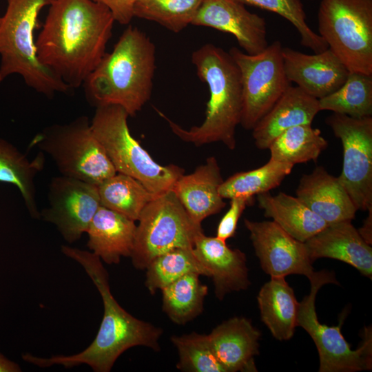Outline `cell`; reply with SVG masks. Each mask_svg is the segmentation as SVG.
<instances>
[{
    "label": "cell",
    "mask_w": 372,
    "mask_h": 372,
    "mask_svg": "<svg viewBox=\"0 0 372 372\" xmlns=\"http://www.w3.org/2000/svg\"><path fill=\"white\" fill-rule=\"evenodd\" d=\"M214 353L226 372L257 371L260 332L242 317L230 318L208 334Z\"/></svg>",
    "instance_id": "cell-21"
},
{
    "label": "cell",
    "mask_w": 372,
    "mask_h": 372,
    "mask_svg": "<svg viewBox=\"0 0 372 372\" xmlns=\"http://www.w3.org/2000/svg\"><path fill=\"white\" fill-rule=\"evenodd\" d=\"M320 130L304 124L287 129L269 145L270 158L291 164L316 161L327 147Z\"/></svg>",
    "instance_id": "cell-29"
},
{
    "label": "cell",
    "mask_w": 372,
    "mask_h": 372,
    "mask_svg": "<svg viewBox=\"0 0 372 372\" xmlns=\"http://www.w3.org/2000/svg\"><path fill=\"white\" fill-rule=\"evenodd\" d=\"M343 148L338 177L357 210L372 208V116L352 118L333 113L326 119Z\"/></svg>",
    "instance_id": "cell-12"
},
{
    "label": "cell",
    "mask_w": 372,
    "mask_h": 372,
    "mask_svg": "<svg viewBox=\"0 0 372 372\" xmlns=\"http://www.w3.org/2000/svg\"><path fill=\"white\" fill-rule=\"evenodd\" d=\"M294 165L269 158L262 166L233 174L219 187L223 198H253L278 187Z\"/></svg>",
    "instance_id": "cell-31"
},
{
    "label": "cell",
    "mask_w": 372,
    "mask_h": 372,
    "mask_svg": "<svg viewBox=\"0 0 372 372\" xmlns=\"http://www.w3.org/2000/svg\"><path fill=\"white\" fill-rule=\"evenodd\" d=\"M279 14L288 20L300 36L301 44L314 53L326 50L328 45L324 39L315 32L306 21V13L301 0H237Z\"/></svg>",
    "instance_id": "cell-35"
},
{
    "label": "cell",
    "mask_w": 372,
    "mask_h": 372,
    "mask_svg": "<svg viewBox=\"0 0 372 372\" xmlns=\"http://www.w3.org/2000/svg\"><path fill=\"white\" fill-rule=\"evenodd\" d=\"M223 179L214 156L209 157L191 174L180 176L172 190L189 216L197 223L219 213L226 205L219 193Z\"/></svg>",
    "instance_id": "cell-20"
},
{
    "label": "cell",
    "mask_w": 372,
    "mask_h": 372,
    "mask_svg": "<svg viewBox=\"0 0 372 372\" xmlns=\"http://www.w3.org/2000/svg\"><path fill=\"white\" fill-rule=\"evenodd\" d=\"M245 226L263 271L271 277L303 275L315 272L304 242L293 238L273 220L252 221Z\"/></svg>",
    "instance_id": "cell-14"
},
{
    "label": "cell",
    "mask_w": 372,
    "mask_h": 372,
    "mask_svg": "<svg viewBox=\"0 0 372 372\" xmlns=\"http://www.w3.org/2000/svg\"><path fill=\"white\" fill-rule=\"evenodd\" d=\"M129 116L119 105L98 106L90 127L116 172L134 178L155 195L172 189L184 169L156 162L131 134Z\"/></svg>",
    "instance_id": "cell-6"
},
{
    "label": "cell",
    "mask_w": 372,
    "mask_h": 372,
    "mask_svg": "<svg viewBox=\"0 0 372 372\" xmlns=\"http://www.w3.org/2000/svg\"><path fill=\"white\" fill-rule=\"evenodd\" d=\"M369 214L364 220L362 227L358 229L362 238L369 245L372 243V208L368 210Z\"/></svg>",
    "instance_id": "cell-38"
},
{
    "label": "cell",
    "mask_w": 372,
    "mask_h": 372,
    "mask_svg": "<svg viewBox=\"0 0 372 372\" xmlns=\"http://www.w3.org/2000/svg\"><path fill=\"white\" fill-rule=\"evenodd\" d=\"M21 368L0 352V372H20Z\"/></svg>",
    "instance_id": "cell-39"
},
{
    "label": "cell",
    "mask_w": 372,
    "mask_h": 372,
    "mask_svg": "<svg viewBox=\"0 0 372 372\" xmlns=\"http://www.w3.org/2000/svg\"><path fill=\"white\" fill-rule=\"evenodd\" d=\"M135 222L101 205L86 231L87 247L105 263L118 264L122 257L132 254Z\"/></svg>",
    "instance_id": "cell-23"
},
{
    "label": "cell",
    "mask_w": 372,
    "mask_h": 372,
    "mask_svg": "<svg viewBox=\"0 0 372 372\" xmlns=\"http://www.w3.org/2000/svg\"><path fill=\"white\" fill-rule=\"evenodd\" d=\"M31 145L48 154L62 176L98 186L116 174L85 116L45 128L34 136Z\"/></svg>",
    "instance_id": "cell-7"
},
{
    "label": "cell",
    "mask_w": 372,
    "mask_h": 372,
    "mask_svg": "<svg viewBox=\"0 0 372 372\" xmlns=\"http://www.w3.org/2000/svg\"><path fill=\"white\" fill-rule=\"evenodd\" d=\"M245 6L237 0H203L191 25L229 33L247 54L260 53L268 45L267 23Z\"/></svg>",
    "instance_id": "cell-15"
},
{
    "label": "cell",
    "mask_w": 372,
    "mask_h": 372,
    "mask_svg": "<svg viewBox=\"0 0 372 372\" xmlns=\"http://www.w3.org/2000/svg\"><path fill=\"white\" fill-rule=\"evenodd\" d=\"M156 69V48L137 27L128 25L83 83L95 107L116 105L135 116L149 100Z\"/></svg>",
    "instance_id": "cell-3"
},
{
    "label": "cell",
    "mask_w": 372,
    "mask_h": 372,
    "mask_svg": "<svg viewBox=\"0 0 372 372\" xmlns=\"http://www.w3.org/2000/svg\"><path fill=\"white\" fill-rule=\"evenodd\" d=\"M171 341L178 354V369L186 372H226L214 353L208 335L196 332L175 335L171 337Z\"/></svg>",
    "instance_id": "cell-34"
},
{
    "label": "cell",
    "mask_w": 372,
    "mask_h": 372,
    "mask_svg": "<svg viewBox=\"0 0 372 372\" xmlns=\"http://www.w3.org/2000/svg\"><path fill=\"white\" fill-rule=\"evenodd\" d=\"M97 187L101 206L134 221L157 196L134 178L118 172Z\"/></svg>",
    "instance_id": "cell-27"
},
{
    "label": "cell",
    "mask_w": 372,
    "mask_h": 372,
    "mask_svg": "<svg viewBox=\"0 0 372 372\" xmlns=\"http://www.w3.org/2000/svg\"><path fill=\"white\" fill-rule=\"evenodd\" d=\"M258 303L262 321L278 340H287L297 327L298 302L285 277H271L260 289Z\"/></svg>",
    "instance_id": "cell-25"
},
{
    "label": "cell",
    "mask_w": 372,
    "mask_h": 372,
    "mask_svg": "<svg viewBox=\"0 0 372 372\" xmlns=\"http://www.w3.org/2000/svg\"><path fill=\"white\" fill-rule=\"evenodd\" d=\"M289 81L310 96L320 99L336 91L346 81L349 70L329 48L307 54L288 47L282 50Z\"/></svg>",
    "instance_id": "cell-16"
},
{
    "label": "cell",
    "mask_w": 372,
    "mask_h": 372,
    "mask_svg": "<svg viewBox=\"0 0 372 372\" xmlns=\"http://www.w3.org/2000/svg\"><path fill=\"white\" fill-rule=\"evenodd\" d=\"M258 205L264 216L270 218L296 240L305 242L328 223L309 209L297 197L269 192L256 195Z\"/></svg>",
    "instance_id": "cell-24"
},
{
    "label": "cell",
    "mask_w": 372,
    "mask_h": 372,
    "mask_svg": "<svg viewBox=\"0 0 372 372\" xmlns=\"http://www.w3.org/2000/svg\"><path fill=\"white\" fill-rule=\"evenodd\" d=\"M48 196L49 206L40 216L54 225L70 244L86 233L101 206L96 185L62 175L52 178Z\"/></svg>",
    "instance_id": "cell-13"
},
{
    "label": "cell",
    "mask_w": 372,
    "mask_h": 372,
    "mask_svg": "<svg viewBox=\"0 0 372 372\" xmlns=\"http://www.w3.org/2000/svg\"><path fill=\"white\" fill-rule=\"evenodd\" d=\"M296 194L328 225L352 220L358 211L338 177L330 174L322 166L301 176Z\"/></svg>",
    "instance_id": "cell-19"
},
{
    "label": "cell",
    "mask_w": 372,
    "mask_h": 372,
    "mask_svg": "<svg viewBox=\"0 0 372 372\" xmlns=\"http://www.w3.org/2000/svg\"><path fill=\"white\" fill-rule=\"evenodd\" d=\"M107 7L114 21L121 25H129L134 17V6L138 0H94Z\"/></svg>",
    "instance_id": "cell-37"
},
{
    "label": "cell",
    "mask_w": 372,
    "mask_h": 372,
    "mask_svg": "<svg viewBox=\"0 0 372 372\" xmlns=\"http://www.w3.org/2000/svg\"><path fill=\"white\" fill-rule=\"evenodd\" d=\"M199 277L189 273L161 289L163 311L173 322L183 325L203 312L208 288Z\"/></svg>",
    "instance_id": "cell-28"
},
{
    "label": "cell",
    "mask_w": 372,
    "mask_h": 372,
    "mask_svg": "<svg viewBox=\"0 0 372 372\" xmlns=\"http://www.w3.org/2000/svg\"><path fill=\"white\" fill-rule=\"evenodd\" d=\"M203 0H138L134 17L156 22L178 33L192 24Z\"/></svg>",
    "instance_id": "cell-33"
},
{
    "label": "cell",
    "mask_w": 372,
    "mask_h": 372,
    "mask_svg": "<svg viewBox=\"0 0 372 372\" xmlns=\"http://www.w3.org/2000/svg\"><path fill=\"white\" fill-rule=\"evenodd\" d=\"M130 256L133 266L145 270L157 256L177 248H193L203 233L172 189L158 194L142 211Z\"/></svg>",
    "instance_id": "cell-8"
},
{
    "label": "cell",
    "mask_w": 372,
    "mask_h": 372,
    "mask_svg": "<svg viewBox=\"0 0 372 372\" xmlns=\"http://www.w3.org/2000/svg\"><path fill=\"white\" fill-rule=\"evenodd\" d=\"M309 295L298 302L297 326L303 328L313 340L319 355L320 372H355L372 368V334L366 327L361 346L353 350L341 333L342 321L337 326L321 324L315 301L319 289L326 284L338 283L333 272L315 271L309 278Z\"/></svg>",
    "instance_id": "cell-10"
},
{
    "label": "cell",
    "mask_w": 372,
    "mask_h": 372,
    "mask_svg": "<svg viewBox=\"0 0 372 372\" xmlns=\"http://www.w3.org/2000/svg\"><path fill=\"white\" fill-rule=\"evenodd\" d=\"M61 251L84 269L98 289L103 304L100 327L92 342L80 353L48 358L26 353L22 359L41 368L87 364L95 372H109L118 357L132 347L143 346L158 351L163 330L134 317L121 307L112 294L108 273L101 260L92 252L68 245H62Z\"/></svg>",
    "instance_id": "cell-2"
},
{
    "label": "cell",
    "mask_w": 372,
    "mask_h": 372,
    "mask_svg": "<svg viewBox=\"0 0 372 372\" xmlns=\"http://www.w3.org/2000/svg\"><path fill=\"white\" fill-rule=\"evenodd\" d=\"M320 111L318 99L298 86L289 85L251 130L256 147L267 149L271 142L287 129L300 125H311Z\"/></svg>",
    "instance_id": "cell-22"
},
{
    "label": "cell",
    "mask_w": 372,
    "mask_h": 372,
    "mask_svg": "<svg viewBox=\"0 0 372 372\" xmlns=\"http://www.w3.org/2000/svg\"><path fill=\"white\" fill-rule=\"evenodd\" d=\"M145 270V285L151 294L189 273L208 277L193 248H177L161 254L155 258Z\"/></svg>",
    "instance_id": "cell-32"
},
{
    "label": "cell",
    "mask_w": 372,
    "mask_h": 372,
    "mask_svg": "<svg viewBox=\"0 0 372 372\" xmlns=\"http://www.w3.org/2000/svg\"><path fill=\"white\" fill-rule=\"evenodd\" d=\"M114 22L94 0H54L36 39L37 56L70 89L77 88L106 53Z\"/></svg>",
    "instance_id": "cell-1"
},
{
    "label": "cell",
    "mask_w": 372,
    "mask_h": 372,
    "mask_svg": "<svg viewBox=\"0 0 372 372\" xmlns=\"http://www.w3.org/2000/svg\"><path fill=\"white\" fill-rule=\"evenodd\" d=\"M320 111L352 118L372 116V74L349 72L344 83L335 92L318 100Z\"/></svg>",
    "instance_id": "cell-30"
},
{
    "label": "cell",
    "mask_w": 372,
    "mask_h": 372,
    "mask_svg": "<svg viewBox=\"0 0 372 372\" xmlns=\"http://www.w3.org/2000/svg\"><path fill=\"white\" fill-rule=\"evenodd\" d=\"M254 202L253 198L236 197L230 199V206L220 220L216 236L226 241L236 231L238 220L247 205Z\"/></svg>",
    "instance_id": "cell-36"
},
{
    "label": "cell",
    "mask_w": 372,
    "mask_h": 372,
    "mask_svg": "<svg viewBox=\"0 0 372 372\" xmlns=\"http://www.w3.org/2000/svg\"><path fill=\"white\" fill-rule=\"evenodd\" d=\"M54 0H7L0 17V83L8 76H21L26 85L48 98L70 87L39 61L34 32L41 10Z\"/></svg>",
    "instance_id": "cell-5"
},
{
    "label": "cell",
    "mask_w": 372,
    "mask_h": 372,
    "mask_svg": "<svg viewBox=\"0 0 372 372\" xmlns=\"http://www.w3.org/2000/svg\"><path fill=\"white\" fill-rule=\"evenodd\" d=\"M318 28L349 72L372 74V0H321Z\"/></svg>",
    "instance_id": "cell-9"
},
{
    "label": "cell",
    "mask_w": 372,
    "mask_h": 372,
    "mask_svg": "<svg viewBox=\"0 0 372 372\" xmlns=\"http://www.w3.org/2000/svg\"><path fill=\"white\" fill-rule=\"evenodd\" d=\"M282 46L274 41L261 52L249 54L236 47L229 53L238 67L242 84L240 125L251 130L290 85L283 63Z\"/></svg>",
    "instance_id": "cell-11"
},
{
    "label": "cell",
    "mask_w": 372,
    "mask_h": 372,
    "mask_svg": "<svg viewBox=\"0 0 372 372\" xmlns=\"http://www.w3.org/2000/svg\"><path fill=\"white\" fill-rule=\"evenodd\" d=\"M43 165V152L30 160L12 143L0 138V182L12 184L18 188L30 216L36 219L41 216L34 179Z\"/></svg>",
    "instance_id": "cell-26"
},
{
    "label": "cell",
    "mask_w": 372,
    "mask_h": 372,
    "mask_svg": "<svg viewBox=\"0 0 372 372\" xmlns=\"http://www.w3.org/2000/svg\"><path fill=\"white\" fill-rule=\"evenodd\" d=\"M304 243L313 262L320 258L338 260L371 278V246L362 238L351 220L329 224Z\"/></svg>",
    "instance_id": "cell-18"
},
{
    "label": "cell",
    "mask_w": 372,
    "mask_h": 372,
    "mask_svg": "<svg viewBox=\"0 0 372 372\" xmlns=\"http://www.w3.org/2000/svg\"><path fill=\"white\" fill-rule=\"evenodd\" d=\"M194 252L211 278L216 298L221 300L231 292L247 289L249 280L247 258L238 249H231L216 236L200 234L195 240Z\"/></svg>",
    "instance_id": "cell-17"
},
{
    "label": "cell",
    "mask_w": 372,
    "mask_h": 372,
    "mask_svg": "<svg viewBox=\"0 0 372 372\" xmlns=\"http://www.w3.org/2000/svg\"><path fill=\"white\" fill-rule=\"evenodd\" d=\"M192 62L199 79L209 88V99L205 118L198 126L185 130L161 112L172 132L182 141L200 146L223 143L236 148V129L240 125L242 94L240 73L229 52L212 43H206L192 54Z\"/></svg>",
    "instance_id": "cell-4"
}]
</instances>
